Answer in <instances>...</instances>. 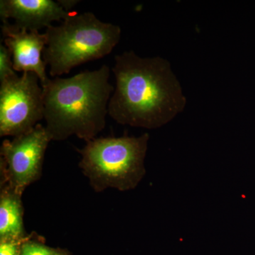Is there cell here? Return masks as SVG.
Wrapping results in <instances>:
<instances>
[{"instance_id": "obj_1", "label": "cell", "mask_w": 255, "mask_h": 255, "mask_svg": "<svg viewBox=\"0 0 255 255\" xmlns=\"http://www.w3.org/2000/svg\"><path fill=\"white\" fill-rule=\"evenodd\" d=\"M114 61L108 113L117 123L158 128L185 109L187 98L168 60L142 58L130 50L116 55Z\"/></svg>"}, {"instance_id": "obj_2", "label": "cell", "mask_w": 255, "mask_h": 255, "mask_svg": "<svg viewBox=\"0 0 255 255\" xmlns=\"http://www.w3.org/2000/svg\"><path fill=\"white\" fill-rule=\"evenodd\" d=\"M110 68L103 65L71 78L50 79L41 85L46 128L51 140L72 135L90 141L104 130L114 87Z\"/></svg>"}, {"instance_id": "obj_3", "label": "cell", "mask_w": 255, "mask_h": 255, "mask_svg": "<svg viewBox=\"0 0 255 255\" xmlns=\"http://www.w3.org/2000/svg\"><path fill=\"white\" fill-rule=\"evenodd\" d=\"M45 33L47 44L42 56L55 78L110 54L120 41L122 28L101 21L93 13L74 11L58 26L47 28Z\"/></svg>"}, {"instance_id": "obj_4", "label": "cell", "mask_w": 255, "mask_h": 255, "mask_svg": "<svg viewBox=\"0 0 255 255\" xmlns=\"http://www.w3.org/2000/svg\"><path fill=\"white\" fill-rule=\"evenodd\" d=\"M149 135L140 137H99L87 141L82 149V172L97 192L108 188L131 190L145 174V161Z\"/></svg>"}, {"instance_id": "obj_5", "label": "cell", "mask_w": 255, "mask_h": 255, "mask_svg": "<svg viewBox=\"0 0 255 255\" xmlns=\"http://www.w3.org/2000/svg\"><path fill=\"white\" fill-rule=\"evenodd\" d=\"M44 119L43 88L36 73L0 82V136L16 137Z\"/></svg>"}, {"instance_id": "obj_6", "label": "cell", "mask_w": 255, "mask_h": 255, "mask_svg": "<svg viewBox=\"0 0 255 255\" xmlns=\"http://www.w3.org/2000/svg\"><path fill=\"white\" fill-rule=\"evenodd\" d=\"M50 141L49 134L41 124L11 140H4L0 148L1 183L22 194L41 178Z\"/></svg>"}, {"instance_id": "obj_7", "label": "cell", "mask_w": 255, "mask_h": 255, "mask_svg": "<svg viewBox=\"0 0 255 255\" xmlns=\"http://www.w3.org/2000/svg\"><path fill=\"white\" fill-rule=\"evenodd\" d=\"M2 22L1 28L4 46L11 53L15 71L36 73L41 85H44L49 80L47 65L42 56L47 44L46 33L20 29L9 21Z\"/></svg>"}, {"instance_id": "obj_8", "label": "cell", "mask_w": 255, "mask_h": 255, "mask_svg": "<svg viewBox=\"0 0 255 255\" xmlns=\"http://www.w3.org/2000/svg\"><path fill=\"white\" fill-rule=\"evenodd\" d=\"M74 11H66L53 0H1L0 16L2 21L13 19L15 27L37 31L62 21Z\"/></svg>"}, {"instance_id": "obj_9", "label": "cell", "mask_w": 255, "mask_h": 255, "mask_svg": "<svg viewBox=\"0 0 255 255\" xmlns=\"http://www.w3.org/2000/svg\"><path fill=\"white\" fill-rule=\"evenodd\" d=\"M22 194L1 183L0 189V241L26 238L23 227Z\"/></svg>"}, {"instance_id": "obj_10", "label": "cell", "mask_w": 255, "mask_h": 255, "mask_svg": "<svg viewBox=\"0 0 255 255\" xmlns=\"http://www.w3.org/2000/svg\"><path fill=\"white\" fill-rule=\"evenodd\" d=\"M28 236L21 246L20 255H71L70 252L61 248L47 246L41 237Z\"/></svg>"}, {"instance_id": "obj_11", "label": "cell", "mask_w": 255, "mask_h": 255, "mask_svg": "<svg viewBox=\"0 0 255 255\" xmlns=\"http://www.w3.org/2000/svg\"><path fill=\"white\" fill-rule=\"evenodd\" d=\"M17 76L13 67L11 53L4 45L0 43V82Z\"/></svg>"}, {"instance_id": "obj_12", "label": "cell", "mask_w": 255, "mask_h": 255, "mask_svg": "<svg viewBox=\"0 0 255 255\" xmlns=\"http://www.w3.org/2000/svg\"><path fill=\"white\" fill-rule=\"evenodd\" d=\"M26 237L21 240L0 241V255H20L21 246Z\"/></svg>"}, {"instance_id": "obj_13", "label": "cell", "mask_w": 255, "mask_h": 255, "mask_svg": "<svg viewBox=\"0 0 255 255\" xmlns=\"http://www.w3.org/2000/svg\"><path fill=\"white\" fill-rule=\"evenodd\" d=\"M58 2L59 3L66 11H70V9L78 4L79 1H73V0H68H68H59V1H58Z\"/></svg>"}]
</instances>
